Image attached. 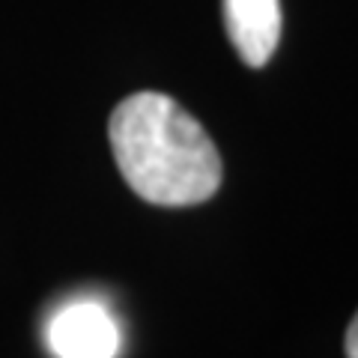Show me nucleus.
Returning <instances> with one entry per match:
<instances>
[{"mask_svg": "<svg viewBox=\"0 0 358 358\" xmlns=\"http://www.w3.org/2000/svg\"><path fill=\"white\" fill-rule=\"evenodd\" d=\"M224 27L242 63L260 69L281 42V0H224Z\"/></svg>", "mask_w": 358, "mask_h": 358, "instance_id": "nucleus-3", "label": "nucleus"}, {"mask_svg": "<svg viewBox=\"0 0 358 358\" xmlns=\"http://www.w3.org/2000/svg\"><path fill=\"white\" fill-rule=\"evenodd\" d=\"M343 346H346V358H358V313L352 317L350 329H346V341H343Z\"/></svg>", "mask_w": 358, "mask_h": 358, "instance_id": "nucleus-4", "label": "nucleus"}, {"mask_svg": "<svg viewBox=\"0 0 358 358\" xmlns=\"http://www.w3.org/2000/svg\"><path fill=\"white\" fill-rule=\"evenodd\" d=\"M48 343L57 358H114L120 329L102 305L72 301L51 320Z\"/></svg>", "mask_w": 358, "mask_h": 358, "instance_id": "nucleus-2", "label": "nucleus"}, {"mask_svg": "<svg viewBox=\"0 0 358 358\" xmlns=\"http://www.w3.org/2000/svg\"><path fill=\"white\" fill-rule=\"evenodd\" d=\"M108 138L126 185L155 206L203 203L221 185V155L206 129L164 93H134L114 108Z\"/></svg>", "mask_w": 358, "mask_h": 358, "instance_id": "nucleus-1", "label": "nucleus"}]
</instances>
